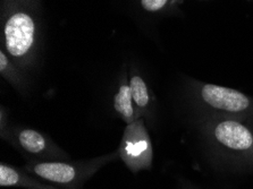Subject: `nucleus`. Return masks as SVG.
<instances>
[{
	"instance_id": "1",
	"label": "nucleus",
	"mask_w": 253,
	"mask_h": 189,
	"mask_svg": "<svg viewBox=\"0 0 253 189\" xmlns=\"http://www.w3.org/2000/svg\"><path fill=\"white\" fill-rule=\"evenodd\" d=\"M199 132L210 157L234 171H253V129L233 118H199Z\"/></svg>"
},
{
	"instance_id": "2",
	"label": "nucleus",
	"mask_w": 253,
	"mask_h": 189,
	"mask_svg": "<svg viewBox=\"0 0 253 189\" xmlns=\"http://www.w3.org/2000/svg\"><path fill=\"white\" fill-rule=\"evenodd\" d=\"M189 95L200 118H253V98L235 88L197 82L189 86Z\"/></svg>"
},
{
	"instance_id": "3",
	"label": "nucleus",
	"mask_w": 253,
	"mask_h": 189,
	"mask_svg": "<svg viewBox=\"0 0 253 189\" xmlns=\"http://www.w3.org/2000/svg\"><path fill=\"white\" fill-rule=\"evenodd\" d=\"M117 159H120V155L118 151H115L89 160L28 161L24 169L31 175L53 186L81 189L101 168Z\"/></svg>"
},
{
	"instance_id": "4",
	"label": "nucleus",
	"mask_w": 253,
	"mask_h": 189,
	"mask_svg": "<svg viewBox=\"0 0 253 189\" xmlns=\"http://www.w3.org/2000/svg\"><path fill=\"white\" fill-rule=\"evenodd\" d=\"M0 136L28 161L68 159V155L63 149H60L48 135L37 129L13 126Z\"/></svg>"
},
{
	"instance_id": "5",
	"label": "nucleus",
	"mask_w": 253,
	"mask_h": 189,
	"mask_svg": "<svg viewBox=\"0 0 253 189\" xmlns=\"http://www.w3.org/2000/svg\"><path fill=\"white\" fill-rule=\"evenodd\" d=\"M117 151L120 159L131 172L150 170L153 162V146L144 118L126 125Z\"/></svg>"
},
{
	"instance_id": "6",
	"label": "nucleus",
	"mask_w": 253,
	"mask_h": 189,
	"mask_svg": "<svg viewBox=\"0 0 253 189\" xmlns=\"http://www.w3.org/2000/svg\"><path fill=\"white\" fill-rule=\"evenodd\" d=\"M5 48L14 59H25L36 42V23L31 15L15 11L3 25Z\"/></svg>"
},
{
	"instance_id": "7",
	"label": "nucleus",
	"mask_w": 253,
	"mask_h": 189,
	"mask_svg": "<svg viewBox=\"0 0 253 189\" xmlns=\"http://www.w3.org/2000/svg\"><path fill=\"white\" fill-rule=\"evenodd\" d=\"M41 181L36 176L31 175L24 168H17L14 165L0 164V186L16 187L24 189H40Z\"/></svg>"
},
{
	"instance_id": "8",
	"label": "nucleus",
	"mask_w": 253,
	"mask_h": 189,
	"mask_svg": "<svg viewBox=\"0 0 253 189\" xmlns=\"http://www.w3.org/2000/svg\"><path fill=\"white\" fill-rule=\"evenodd\" d=\"M114 109L126 125L142 118L133 101L129 82L124 78L114 95Z\"/></svg>"
},
{
	"instance_id": "9",
	"label": "nucleus",
	"mask_w": 253,
	"mask_h": 189,
	"mask_svg": "<svg viewBox=\"0 0 253 189\" xmlns=\"http://www.w3.org/2000/svg\"><path fill=\"white\" fill-rule=\"evenodd\" d=\"M128 82L134 104H135L141 117H150L153 108V95L150 88L140 75H132Z\"/></svg>"
},
{
	"instance_id": "10",
	"label": "nucleus",
	"mask_w": 253,
	"mask_h": 189,
	"mask_svg": "<svg viewBox=\"0 0 253 189\" xmlns=\"http://www.w3.org/2000/svg\"><path fill=\"white\" fill-rule=\"evenodd\" d=\"M0 73H1L3 78L8 80V83L11 84L13 87L16 88L17 91L20 92L26 91L28 86H26L24 78L18 74L16 68L11 66L10 60L8 59V57L6 56V53L3 51L0 52Z\"/></svg>"
},
{
	"instance_id": "11",
	"label": "nucleus",
	"mask_w": 253,
	"mask_h": 189,
	"mask_svg": "<svg viewBox=\"0 0 253 189\" xmlns=\"http://www.w3.org/2000/svg\"><path fill=\"white\" fill-rule=\"evenodd\" d=\"M168 0H141L142 7L148 11H157L164 8Z\"/></svg>"
},
{
	"instance_id": "12",
	"label": "nucleus",
	"mask_w": 253,
	"mask_h": 189,
	"mask_svg": "<svg viewBox=\"0 0 253 189\" xmlns=\"http://www.w3.org/2000/svg\"><path fill=\"white\" fill-rule=\"evenodd\" d=\"M40 189H67V188H61V187H57V186H53V185L50 184H47V183H43L42 184V186Z\"/></svg>"
},
{
	"instance_id": "13",
	"label": "nucleus",
	"mask_w": 253,
	"mask_h": 189,
	"mask_svg": "<svg viewBox=\"0 0 253 189\" xmlns=\"http://www.w3.org/2000/svg\"><path fill=\"white\" fill-rule=\"evenodd\" d=\"M247 122L249 123V126H250V127H251V128L253 129V118H251V119H250V120H248Z\"/></svg>"
},
{
	"instance_id": "14",
	"label": "nucleus",
	"mask_w": 253,
	"mask_h": 189,
	"mask_svg": "<svg viewBox=\"0 0 253 189\" xmlns=\"http://www.w3.org/2000/svg\"><path fill=\"white\" fill-rule=\"evenodd\" d=\"M183 189H192V188H189V187H185V188H183Z\"/></svg>"
}]
</instances>
